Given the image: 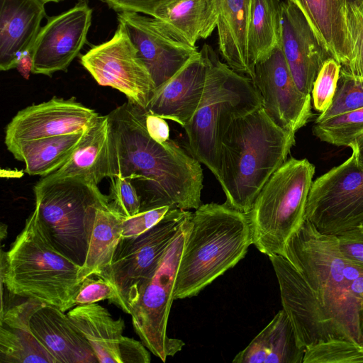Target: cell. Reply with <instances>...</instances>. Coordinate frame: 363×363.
<instances>
[{"label": "cell", "mask_w": 363, "mask_h": 363, "mask_svg": "<svg viewBox=\"0 0 363 363\" xmlns=\"http://www.w3.org/2000/svg\"><path fill=\"white\" fill-rule=\"evenodd\" d=\"M220 178L229 206L248 213L258 194L286 160L295 133L286 130L262 107L244 114H230L218 133Z\"/></svg>", "instance_id": "cell-2"}, {"label": "cell", "mask_w": 363, "mask_h": 363, "mask_svg": "<svg viewBox=\"0 0 363 363\" xmlns=\"http://www.w3.org/2000/svg\"><path fill=\"white\" fill-rule=\"evenodd\" d=\"M171 209L168 206L140 211L122 222L121 238L140 235L158 223Z\"/></svg>", "instance_id": "cell-39"}, {"label": "cell", "mask_w": 363, "mask_h": 363, "mask_svg": "<svg viewBox=\"0 0 363 363\" xmlns=\"http://www.w3.org/2000/svg\"><path fill=\"white\" fill-rule=\"evenodd\" d=\"M145 123L149 135L155 141L163 143L169 140V128L164 118L146 110Z\"/></svg>", "instance_id": "cell-43"}, {"label": "cell", "mask_w": 363, "mask_h": 363, "mask_svg": "<svg viewBox=\"0 0 363 363\" xmlns=\"http://www.w3.org/2000/svg\"><path fill=\"white\" fill-rule=\"evenodd\" d=\"M342 8L347 6H363V0H339Z\"/></svg>", "instance_id": "cell-47"}, {"label": "cell", "mask_w": 363, "mask_h": 363, "mask_svg": "<svg viewBox=\"0 0 363 363\" xmlns=\"http://www.w3.org/2000/svg\"><path fill=\"white\" fill-rule=\"evenodd\" d=\"M142 342L126 337L121 347L123 363H149L150 353Z\"/></svg>", "instance_id": "cell-42"}, {"label": "cell", "mask_w": 363, "mask_h": 363, "mask_svg": "<svg viewBox=\"0 0 363 363\" xmlns=\"http://www.w3.org/2000/svg\"><path fill=\"white\" fill-rule=\"evenodd\" d=\"M312 131L323 142L350 147L363 136V108L315 122Z\"/></svg>", "instance_id": "cell-32"}, {"label": "cell", "mask_w": 363, "mask_h": 363, "mask_svg": "<svg viewBox=\"0 0 363 363\" xmlns=\"http://www.w3.org/2000/svg\"><path fill=\"white\" fill-rule=\"evenodd\" d=\"M87 129L74 133L20 141L6 147L16 160L25 163V172L28 174L43 177L59 169L68 160Z\"/></svg>", "instance_id": "cell-29"}, {"label": "cell", "mask_w": 363, "mask_h": 363, "mask_svg": "<svg viewBox=\"0 0 363 363\" xmlns=\"http://www.w3.org/2000/svg\"><path fill=\"white\" fill-rule=\"evenodd\" d=\"M180 260L174 299L196 296L236 265L253 244L247 213L225 203L201 204L192 213Z\"/></svg>", "instance_id": "cell-3"}, {"label": "cell", "mask_w": 363, "mask_h": 363, "mask_svg": "<svg viewBox=\"0 0 363 363\" xmlns=\"http://www.w3.org/2000/svg\"><path fill=\"white\" fill-rule=\"evenodd\" d=\"M42 0H0V69L16 67L22 55L31 51L46 16Z\"/></svg>", "instance_id": "cell-21"}, {"label": "cell", "mask_w": 363, "mask_h": 363, "mask_svg": "<svg viewBox=\"0 0 363 363\" xmlns=\"http://www.w3.org/2000/svg\"><path fill=\"white\" fill-rule=\"evenodd\" d=\"M252 80L262 99V108L280 128L295 133L313 116L311 94L297 87L281 45L255 63Z\"/></svg>", "instance_id": "cell-14"}, {"label": "cell", "mask_w": 363, "mask_h": 363, "mask_svg": "<svg viewBox=\"0 0 363 363\" xmlns=\"http://www.w3.org/2000/svg\"><path fill=\"white\" fill-rule=\"evenodd\" d=\"M351 45L349 62L341 71L363 79V6H347L343 8Z\"/></svg>", "instance_id": "cell-35"}, {"label": "cell", "mask_w": 363, "mask_h": 363, "mask_svg": "<svg viewBox=\"0 0 363 363\" xmlns=\"http://www.w3.org/2000/svg\"><path fill=\"white\" fill-rule=\"evenodd\" d=\"M359 227L363 229V221L361 223Z\"/></svg>", "instance_id": "cell-51"}, {"label": "cell", "mask_w": 363, "mask_h": 363, "mask_svg": "<svg viewBox=\"0 0 363 363\" xmlns=\"http://www.w3.org/2000/svg\"><path fill=\"white\" fill-rule=\"evenodd\" d=\"M67 314L91 345L99 362L123 363L121 347L126 338L123 318L115 320L96 303L77 305Z\"/></svg>", "instance_id": "cell-25"}, {"label": "cell", "mask_w": 363, "mask_h": 363, "mask_svg": "<svg viewBox=\"0 0 363 363\" xmlns=\"http://www.w3.org/2000/svg\"><path fill=\"white\" fill-rule=\"evenodd\" d=\"M361 108H363V79L352 77L340 70L332 104L317 117L315 122H322Z\"/></svg>", "instance_id": "cell-34"}, {"label": "cell", "mask_w": 363, "mask_h": 363, "mask_svg": "<svg viewBox=\"0 0 363 363\" xmlns=\"http://www.w3.org/2000/svg\"><path fill=\"white\" fill-rule=\"evenodd\" d=\"M27 299L1 312L0 362L56 363L30 326L33 315L45 303Z\"/></svg>", "instance_id": "cell-22"}, {"label": "cell", "mask_w": 363, "mask_h": 363, "mask_svg": "<svg viewBox=\"0 0 363 363\" xmlns=\"http://www.w3.org/2000/svg\"><path fill=\"white\" fill-rule=\"evenodd\" d=\"M305 350L298 342L284 309L234 357L233 363H303Z\"/></svg>", "instance_id": "cell-26"}, {"label": "cell", "mask_w": 363, "mask_h": 363, "mask_svg": "<svg viewBox=\"0 0 363 363\" xmlns=\"http://www.w3.org/2000/svg\"><path fill=\"white\" fill-rule=\"evenodd\" d=\"M269 258L278 280L283 309L291 322L299 345L306 350L330 340H350L292 264L281 255Z\"/></svg>", "instance_id": "cell-13"}, {"label": "cell", "mask_w": 363, "mask_h": 363, "mask_svg": "<svg viewBox=\"0 0 363 363\" xmlns=\"http://www.w3.org/2000/svg\"><path fill=\"white\" fill-rule=\"evenodd\" d=\"M303 13L318 40L332 58L345 66L351 56L343 8L339 0H288Z\"/></svg>", "instance_id": "cell-27"}, {"label": "cell", "mask_w": 363, "mask_h": 363, "mask_svg": "<svg viewBox=\"0 0 363 363\" xmlns=\"http://www.w3.org/2000/svg\"><path fill=\"white\" fill-rule=\"evenodd\" d=\"M30 326L56 363L99 362L83 333L57 307L45 303L33 315Z\"/></svg>", "instance_id": "cell-20"}, {"label": "cell", "mask_w": 363, "mask_h": 363, "mask_svg": "<svg viewBox=\"0 0 363 363\" xmlns=\"http://www.w3.org/2000/svg\"><path fill=\"white\" fill-rule=\"evenodd\" d=\"M110 121L108 115L99 116L85 132L68 160L43 178L48 179L79 178L98 185L110 177Z\"/></svg>", "instance_id": "cell-24"}, {"label": "cell", "mask_w": 363, "mask_h": 363, "mask_svg": "<svg viewBox=\"0 0 363 363\" xmlns=\"http://www.w3.org/2000/svg\"><path fill=\"white\" fill-rule=\"evenodd\" d=\"M45 4H47V3H49V2H55V3H57V2H60L61 1H63V0H42Z\"/></svg>", "instance_id": "cell-50"}, {"label": "cell", "mask_w": 363, "mask_h": 363, "mask_svg": "<svg viewBox=\"0 0 363 363\" xmlns=\"http://www.w3.org/2000/svg\"><path fill=\"white\" fill-rule=\"evenodd\" d=\"M146 109L127 101L108 116L110 177L130 179L140 211L168 206L189 211L201 205L200 162L171 139L160 143L148 134Z\"/></svg>", "instance_id": "cell-1"}, {"label": "cell", "mask_w": 363, "mask_h": 363, "mask_svg": "<svg viewBox=\"0 0 363 363\" xmlns=\"http://www.w3.org/2000/svg\"><path fill=\"white\" fill-rule=\"evenodd\" d=\"M303 363H363V345L347 339L320 342L306 348Z\"/></svg>", "instance_id": "cell-33"}, {"label": "cell", "mask_w": 363, "mask_h": 363, "mask_svg": "<svg viewBox=\"0 0 363 363\" xmlns=\"http://www.w3.org/2000/svg\"><path fill=\"white\" fill-rule=\"evenodd\" d=\"M350 290L357 298L363 301V275L351 281Z\"/></svg>", "instance_id": "cell-45"}, {"label": "cell", "mask_w": 363, "mask_h": 363, "mask_svg": "<svg viewBox=\"0 0 363 363\" xmlns=\"http://www.w3.org/2000/svg\"><path fill=\"white\" fill-rule=\"evenodd\" d=\"M1 240H3L4 238L6 235V230H7V226L5 225V224H3L1 223Z\"/></svg>", "instance_id": "cell-49"}, {"label": "cell", "mask_w": 363, "mask_h": 363, "mask_svg": "<svg viewBox=\"0 0 363 363\" xmlns=\"http://www.w3.org/2000/svg\"><path fill=\"white\" fill-rule=\"evenodd\" d=\"M18 72L25 79H28L33 69V57L31 51L24 52L18 61L16 67Z\"/></svg>", "instance_id": "cell-44"}, {"label": "cell", "mask_w": 363, "mask_h": 363, "mask_svg": "<svg viewBox=\"0 0 363 363\" xmlns=\"http://www.w3.org/2000/svg\"><path fill=\"white\" fill-rule=\"evenodd\" d=\"M281 49L298 88L311 94L324 62L331 57L318 40L301 10L292 2L281 1Z\"/></svg>", "instance_id": "cell-18"}, {"label": "cell", "mask_w": 363, "mask_h": 363, "mask_svg": "<svg viewBox=\"0 0 363 363\" xmlns=\"http://www.w3.org/2000/svg\"><path fill=\"white\" fill-rule=\"evenodd\" d=\"M207 62L203 94L190 121L183 128L190 153L220 178L218 133L220 121L230 114H244L262 107L252 80L223 62L214 50H201Z\"/></svg>", "instance_id": "cell-6"}, {"label": "cell", "mask_w": 363, "mask_h": 363, "mask_svg": "<svg viewBox=\"0 0 363 363\" xmlns=\"http://www.w3.org/2000/svg\"><path fill=\"white\" fill-rule=\"evenodd\" d=\"M92 277H86L82 281L75 297V305L94 303L104 300L114 303L117 295L112 284L101 277L97 279Z\"/></svg>", "instance_id": "cell-38"}, {"label": "cell", "mask_w": 363, "mask_h": 363, "mask_svg": "<svg viewBox=\"0 0 363 363\" xmlns=\"http://www.w3.org/2000/svg\"><path fill=\"white\" fill-rule=\"evenodd\" d=\"M337 238L343 255L363 267V229L357 227L337 235Z\"/></svg>", "instance_id": "cell-41"}, {"label": "cell", "mask_w": 363, "mask_h": 363, "mask_svg": "<svg viewBox=\"0 0 363 363\" xmlns=\"http://www.w3.org/2000/svg\"><path fill=\"white\" fill-rule=\"evenodd\" d=\"M91 18L88 0H79L69 10L48 18L31 50L32 73L51 77L67 72L86 42Z\"/></svg>", "instance_id": "cell-16"}, {"label": "cell", "mask_w": 363, "mask_h": 363, "mask_svg": "<svg viewBox=\"0 0 363 363\" xmlns=\"http://www.w3.org/2000/svg\"><path fill=\"white\" fill-rule=\"evenodd\" d=\"M117 18L138 50L155 89L172 77L199 52L196 46L172 35L156 18L135 12H120Z\"/></svg>", "instance_id": "cell-15"}, {"label": "cell", "mask_w": 363, "mask_h": 363, "mask_svg": "<svg viewBox=\"0 0 363 363\" xmlns=\"http://www.w3.org/2000/svg\"><path fill=\"white\" fill-rule=\"evenodd\" d=\"M281 1L252 0L248 48L254 65L267 57L277 46L281 45Z\"/></svg>", "instance_id": "cell-31"}, {"label": "cell", "mask_w": 363, "mask_h": 363, "mask_svg": "<svg viewBox=\"0 0 363 363\" xmlns=\"http://www.w3.org/2000/svg\"><path fill=\"white\" fill-rule=\"evenodd\" d=\"M99 114L74 98L53 97L19 111L6 125L5 145L80 132Z\"/></svg>", "instance_id": "cell-17"}, {"label": "cell", "mask_w": 363, "mask_h": 363, "mask_svg": "<svg viewBox=\"0 0 363 363\" xmlns=\"http://www.w3.org/2000/svg\"><path fill=\"white\" fill-rule=\"evenodd\" d=\"M284 257L302 275L347 337L361 343L363 301L350 291V284L363 275V267L343 255L337 235L322 233L305 220L286 243Z\"/></svg>", "instance_id": "cell-5"}, {"label": "cell", "mask_w": 363, "mask_h": 363, "mask_svg": "<svg viewBox=\"0 0 363 363\" xmlns=\"http://www.w3.org/2000/svg\"><path fill=\"white\" fill-rule=\"evenodd\" d=\"M359 327H360V333H361V338H362V345H363V306L360 311Z\"/></svg>", "instance_id": "cell-48"}, {"label": "cell", "mask_w": 363, "mask_h": 363, "mask_svg": "<svg viewBox=\"0 0 363 363\" xmlns=\"http://www.w3.org/2000/svg\"><path fill=\"white\" fill-rule=\"evenodd\" d=\"M191 218L168 247L155 273L140 288L138 299L130 313L134 330L143 344L164 362L185 345L182 340L169 337L167 327Z\"/></svg>", "instance_id": "cell-10"}, {"label": "cell", "mask_w": 363, "mask_h": 363, "mask_svg": "<svg viewBox=\"0 0 363 363\" xmlns=\"http://www.w3.org/2000/svg\"><path fill=\"white\" fill-rule=\"evenodd\" d=\"M359 163L363 164V136L358 138L349 147Z\"/></svg>", "instance_id": "cell-46"}, {"label": "cell", "mask_w": 363, "mask_h": 363, "mask_svg": "<svg viewBox=\"0 0 363 363\" xmlns=\"http://www.w3.org/2000/svg\"><path fill=\"white\" fill-rule=\"evenodd\" d=\"M81 268L55 247L36 208L9 250H1V284L8 291L63 312L76 306Z\"/></svg>", "instance_id": "cell-4"}, {"label": "cell", "mask_w": 363, "mask_h": 363, "mask_svg": "<svg viewBox=\"0 0 363 363\" xmlns=\"http://www.w3.org/2000/svg\"><path fill=\"white\" fill-rule=\"evenodd\" d=\"M192 212L171 208L164 217L144 233L121 238L109 268L101 277L116 292V306L130 315L140 288L158 267L166 250Z\"/></svg>", "instance_id": "cell-9"}, {"label": "cell", "mask_w": 363, "mask_h": 363, "mask_svg": "<svg viewBox=\"0 0 363 363\" xmlns=\"http://www.w3.org/2000/svg\"><path fill=\"white\" fill-rule=\"evenodd\" d=\"M314 174L307 159L291 157L265 183L247 213L252 245L259 252L284 256L289 240L305 221Z\"/></svg>", "instance_id": "cell-7"}, {"label": "cell", "mask_w": 363, "mask_h": 363, "mask_svg": "<svg viewBox=\"0 0 363 363\" xmlns=\"http://www.w3.org/2000/svg\"><path fill=\"white\" fill-rule=\"evenodd\" d=\"M305 220L319 231L335 235L359 226L363 221V164L354 154L313 182Z\"/></svg>", "instance_id": "cell-11"}, {"label": "cell", "mask_w": 363, "mask_h": 363, "mask_svg": "<svg viewBox=\"0 0 363 363\" xmlns=\"http://www.w3.org/2000/svg\"><path fill=\"white\" fill-rule=\"evenodd\" d=\"M109 194L110 207L123 218L133 216L140 211V199L132 182L114 176L111 178Z\"/></svg>", "instance_id": "cell-37"}, {"label": "cell", "mask_w": 363, "mask_h": 363, "mask_svg": "<svg viewBox=\"0 0 363 363\" xmlns=\"http://www.w3.org/2000/svg\"><path fill=\"white\" fill-rule=\"evenodd\" d=\"M80 62L99 85L116 89L128 101L147 108L155 86L138 50L120 25L110 40L92 47L82 55Z\"/></svg>", "instance_id": "cell-12"}, {"label": "cell", "mask_w": 363, "mask_h": 363, "mask_svg": "<svg viewBox=\"0 0 363 363\" xmlns=\"http://www.w3.org/2000/svg\"><path fill=\"white\" fill-rule=\"evenodd\" d=\"M206 73V60L200 50L172 77L155 89L146 110L184 127L201 102Z\"/></svg>", "instance_id": "cell-19"}, {"label": "cell", "mask_w": 363, "mask_h": 363, "mask_svg": "<svg viewBox=\"0 0 363 363\" xmlns=\"http://www.w3.org/2000/svg\"><path fill=\"white\" fill-rule=\"evenodd\" d=\"M123 219L111 209L108 197L98 204L85 262L80 271L82 281L89 277H99L109 268L121 238Z\"/></svg>", "instance_id": "cell-30"}, {"label": "cell", "mask_w": 363, "mask_h": 363, "mask_svg": "<svg viewBox=\"0 0 363 363\" xmlns=\"http://www.w3.org/2000/svg\"><path fill=\"white\" fill-rule=\"evenodd\" d=\"M342 65L330 57L323 64L313 83L312 100L314 108L322 113L332 104Z\"/></svg>", "instance_id": "cell-36"}, {"label": "cell", "mask_w": 363, "mask_h": 363, "mask_svg": "<svg viewBox=\"0 0 363 363\" xmlns=\"http://www.w3.org/2000/svg\"><path fill=\"white\" fill-rule=\"evenodd\" d=\"M252 0H217V33L220 55L235 72L251 79L253 64L248 48V29Z\"/></svg>", "instance_id": "cell-23"}, {"label": "cell", "mask_w": 363, "mask_h": 363, "mask_svg": "<svg viewBox=\"0 0 363 363\" xmlns=\"http://www.w3.org/2000/svg\"><path fill=\"white\" fill-rule=\"evenodd\" d=\"M116 11L135 12L154 17L162 7L175 0H100Z\"/></svg>", "instance_id": "cell-40"}, {"label": "cell", "mask_w": 363, "mask_h": 363, "mask_svg": "<svg viewBox=\"0 0 363 363\" xmlns=\"http://www.w3.org/2000/svg\"><path fill=\"white\" fill-rule=\"evenodd\" d=\"M154 18L172 35L196 46L217 27V0H175L160 9Z\"/></svg>", "instance_id": "cell-28"}, {"label": "cell", "mask_w": 363, "mask_h": 363, "mask_svg": "<svg viewBox=\"0 0 363 363\" xmlns=\"http://www.w3.org/2000/svg\"><path fill=\"white\" fill-rule=\"evenodd\" d=\"M41 223L55 247L76 264L85 262L98 204L107 198L79 178L48 179L33 188Z\"/></svg>", "instance_id": "cell-8"}]
</instances>
